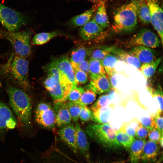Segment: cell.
<instances>
[{"label":"cell","instance_id":"cell-19","mask_svg":"<svg viewBox=\"0 0 163 163\" xmlns=\"http://www.w3.org/2000/svg\"><path fill=\"white\" fill-rule=\"evenodd\" d=\"M99 4H95L90 9L72 18L68 22L69 25L74 28L85 25L91 20Z\"/></svg>","mask_w":163,"mask_h":163},{"label":"cell","instance_id":"cell-6","mask_svg":"<svg viewBox=\"0 0 163 163\" xmlns=\"http://www.w3.org/2000/svg\"><path fill=\"white\" fill-rule=\"evenodd\" d=\"M29 62L26 58L15 55L10 67L11 75L24 88L30 87L28 80Z\"/></svg>","mask_w":163,"mask_h":163},{"label":"cell","instance_id":"cell-5","mask_svg":"<svg viewBox=\"0 0 163 163\" xmlns=\"http://www.w3.org/2000/svg\"><path fill=\"white\" fill-rule=\"evenodd\" d=\"M27 20L22 13L0 3V23L7 30L17 31L26 24Z\"/></svg>","mask_w":163,"mask_h":163},{"label":"cell","instance_id":"cell-37","mask_svg":"<svg viewBox=\"0 0 163 163\" xmlns=\"http://www.w3.org/2000/svg\"><path fill=\"white\" fill-rule=\"evenodd\" d=\"M153 127L158 129L163 134V113L158 110L156 113L151 115Z\"/></svg>","mask_w":163,"mask_h":163},{"label":"cell","instance_id":"cell-46","mask_svg":"<svg viewBox=\"0 0 163 163\" xmlns=\"http://www.w3.org/2000/svg\"><path fill=\"white\" fill-rule=\"evenodd\" d=\"M159 142L161 147L162 148L163 146V136L161 137Z\"/></svg>","mask_w":163,"mask_h":163},{"label":"cell","instance_id":"cell-1","mask_svg":"<svg viewBox=\"0 0 163 163\" xmlns=\"http://www.w3.org/2000/svg\"><path fill=\"white\" fill-rule=\"evenodd\" d=\"M9 104L21 124L25 127L31 123L32 105L30 99L24 92L12 86L7 88Z\"/></svg>","mask_w":163,"mask_h":163},{"label":"cell","instance_id":"cell-18","mask_svg":"<svg viewBox=\"0 0 163 163\" xmlns=\"http://www.w3.org/2000/svg\"><path fill=\"white\" fill-rule=\"evenodd\" d=\"M104 47L110 53L115 55L118 58L139 69L141 65V63L136 57L129 52L115 46H104Z\"/></svg>","mask_w":163,"mask_h":163},{"label":"cell","instance_id":"cell-12","mask_svg":"<svg viewBox=\"0 0 163 163\" xmlns=\"http://www.w3.org/2000/svg\"><path fill=\"white\" fill-rule=\"evenodd\" d=\"M58 134L61 139L71 150L75 153H77L75 130L73 125L68 124L63 126L59 130Z\"/></svg>","mask_w":163,"mask_h":163},{"label":"cell","instance_id":"cell-20","mask_svg":"<svg viewBox=\"0 0 163 163\" xmlns=\"http://www.w3.org/2000/svg\"><path fill=\"white\" fill-rule=\"evenodd\" d=\"M55 104L56 124L59 127L69 124L71 119L66 103L64 102Z\"/></svg>","mask_w":163,"mask_h":163},{"label":"cell","instance_id":"cell-25","mask_svg":"<svg viewBox=\"0 0 163 163\" xmlns=\"http://www.w3.org/2000/svg\"><path fill=\"white\" fill-rule=\"evenodd\" d=\"M93 18L94 21L103 29L108 28L109 23L105 2H102L99 4Z\"/></svg>","mask_w":163,"mask_h":163},{"label":"cell","instance_id":"cell-24","mask_svg":"<svg viewBox=\"0 0 163 163\" xmlns=\"http://www.w3.org/2000/svg\"><path fill=\"white\" fill-rule=\"evenodd\" d=\"M92 49L84 47H78L72 52L70 61L72 65L77 66L90 56Z\"/></svg>","mask_w":163,"mask_h":163},{"label":"cell","instance_id":"cell-11","mask_svg":"<svg viewBox=\"0 0 163 163\" xmlns=\"http://www.w3.org/2000/svg\"><path fill=\"white\" fill-rule=\"evenodd\" d=\"M72 86L61 75L60 79L57 82L55 88L49 92L54 103L57 104L65 102Z\"/></svg>","mask_w":163,"mask_h":163},{"label":"cell","instance_id":"cell-40","mask_svg":"<svg viewBox=\"0 0 163 163\" xmlns=\"http://www.w3.org/2000/svg\"><path fill=\"white\" fill-rule=\"evenodd\" d=\"M92 114V111L86 106H82L79 118L82 121L87 122L91 118Z\"/></svg>","mask_w":163,"mask_h":163},{"label":"cell","instance_id":"cell-36","mask_svg":"<svg viewBox=\"0 0 163 163\" xmlns=\"http://www.w3.org/2000/svg\"><path fill=\"white\" fill-rule=\"evenodd\" d=\"M73 69L75 82L77 85L85 84L88 81V75L76 66L72 65Z\"/></svg>","mask_w":163,"mask_h":163},{"label":"cell","instance_id":"cell-29","mask_svg":"<svg viewBox=\"0 0 163 163\" xmlns=\"http://www.w3.org/2000/svg\"><path fill=\"white\" fill-rule=\"evenodd\" d=\"M162 60V57H160L152 62L141 65L139 69L146 78H149L154 75Z\"/></svg>","mask_w":163,"mask_h":163},{"label":"cell","instance_id":"cell-8","mask_svg":"<svg viewBox=\"0 0 163 163\" xmlns=\"http://www.w3.org/2000/svg\"><path fill=\"white\" fill-rule=\"evenodd\" d=\"M35 120L37 123L44 127L52 128L56 124L55 113L48 104L40 103L35 110Z\"/></svg>","mask_w":163,"mask_h":163},{"label":"cell","instance_id":"cell-13","mask_svg":"<svg viewBox=\"0 0 163 163\" xmlns=\"http://www.w3.org/2000/svg\"><path fill=\"white\" fill-rule=\"evenodd\" d=\"M76 133V143L78 150L88 162L90 159L89 144L85 132L77 123L75 126Z\"/></svg>","mask_w":163,"mask_h":163},{"label":"cell","instance_id":"cell-34","mask_svg":"<svg viewBox=\"0 0 163 163\" xmlns=\"http://www.w3.org/2000/svg\"><path fill=\"white\" fill-rule=\"evenodd\" d=\"M96 97V93L92 90L87 87L86 90H85L79 100L76 103L82 106H86L94 101Z\"/></svg>","mask_w":163,"mask_h":163},{"label":"cell","instance_id":"cell-3","mask_svg":"<svg viewBox=\"0 0 163 163\" xmlns=\"http://www.w3.org/2000/svg\"><path fill=\"white\" fill-rule=\"evenodd\" d=\"M86 132L91 138L105 149L115 150L122 146L117 140L115 131L107 123L88 125Z\"/></svg>","mask_w":163,"mask_h":163},{"label":"cell","instance_id":"cell-14","mask_svg":"<svg viewBox=\"0 0 163 163\" xmlns=\"http://www.w3.org/2000/svg\"><path fill=\"white\" fill-rule=\"evenodd\" d=\"M129 52L142 64L150 62L157 59L155 51L152 48L144 46L133 47Z\"/></svg>","mask_w":163,"mask_h":163},{"label":"cell","instance_id":"cell-22","mask_svg":"<svg viewBox=\"0 0 163 163\" xmlns=\"http://www.w3.org/2000/svg\"><path fill=\"white\" fill-rule=\"evenodd\" d=\"M114 105L110 104L106 106L97 109H91L93 120L99 123H107Z\"/></svg>","mask_w":163,"mask_h":163},{"label":"cell","instance_id":"cell-32","mask_svg":"<svg viewBox=\"0 0 163 163\" xmlns=\"http://www.w3.org/2000/svg\"><path fill=\"white\" fill-rule=\"evenodd\" d=\"M116 138L118 142L127 149L129 148L135 138L119 129L115 130Z\"/></svg>","mask_w":163,"mask_h":163},{"label":"cell","instance_id":"cell-26","mask_svg":"<svg viewBox=\"0 0 163 163\" xmlns=\"http://www.w3.org/2000/svg\"><path fill=\"white\" fill-rule=\"evenodd\" d=\"M137 15L143 24L147 25L151 23L150 11L145 0H138Z\"/></svg>","mask_w":163,"mask_h":163},{"label":"cell","instance_id":"cell-38","mask_svg":"<svg viewBox=\"0 0 163 163\" xmlns=\"http://www.w3.org/2000/svg\"><path fill=\"white\" fill-rule=\"evenodd\" d=\"M85 90L84 88L78 87L77 85L72 86L67 99H68L70 102H77Z\"/></svg>","mask_w":163,"mask_h":163},{"label":"cell","instance_id":"cell-33","mask_svg":"<svg viewBox=\"0 0 163 163\" xmlns=\"http://www.w3.org/2000/svg\"><path fill=\"white\" fill-rule=\"evenodd\" d=\"M116 88H113L108 93L100 96L91 107V109L99 108L110 104L109 103L114 97V94L117 91Z\"/></svg>","mask_w":163,"mask_h":163},{"label":"cell","instance_id":"cell-17","mask_svg":"<svg viewBox=\"0 0 163 163\" xmlns=\"http://www.w3.org/2000/svg\"><path fill=\"white\" fill-rule=\"evenodd\" d=\"M88 86V88L98 94L108 92L112 89L116 88L112 86L106 74L91 79Z\"/></svg>","mask_w":163,"mask_h":163},{"label":"cell","instance_id":"cell-41","mask_svg":"<svg viewBox=\"0 0 163 163\" xmlns=\"http://www.w3.org/2000/svg\"><path fill=\"white\" fill-rule=\"evenodd\" d=\"M148 131V136L150 140L156 143L158 142L161 137L163 136V134L158 129L155 128Z\"/></svg>","mask_w":163,"mask_h":163},{"label":"cell","instance_id":"cell-4","mask_svg":"<svg viewBox=\"0 0 163 163\" xmlns=\"http://www.w3.org/2000/svg\"><path fill=\"white\" fill-rule=\"evenodd\" d=\"M31 34L30 30L22 31L2 30L0 32V37L8 40L11 43L15 55L27 58L31 53Z\"/></svg>","mask_w":163,"mask_h":163},{"label":"cell","instance_id":"cell-28","mask_svg":"<svg viewBox=\"0 0 163 163\" xmlns=\"http://www.w3.org/2000/svg\"><path fill=\"white\" fill-rule=\"evenodd\" d=\"M89 65V75L91 79L106 74L101 62L90 58L88 60Z\"/></svg>","mask_w":163,"mask_h":163},{"label":"cell","instance_id":"cell-45","mask_svg":"<svg viewBox=\"0 0 163 163\" xmlns=\"http://www.w3.org/2000/svg\"><path fill=\"white\" fill-rule=\"evenodd\" d=\"M95 4H99L102 2H105L106 0H87Z\"/></svg>","mask_w":163,"mask_h":163},{"label":"cell","instance_id":"cell-10","mask_svg":"<svg viewBox=\"0 0 163 163\" xmlns=\"http://www.w3.org/2000/svg\"><path fill=\"white\" fill-rule=\"evenodd\" d=\"M51 62L67 81L73 86L77 85L75 82L73 68L70 60L66 56L55 59Z\"/></svg>","mask_w":163,"mask_h":163},{"label":"cell","instance_id":"cell-15","mask_svg":"<svg viewBox=\"0 0 163 163\" xmlns=\"http://www.w3.org/2000/svg\"><path fill=\"white\" fill-rule=\"evenodd\" d=\"M103 29L93 18L79 29V34L85 41L90 40L100 35Z\"/></svg>","mask_w":163,"mask_h":163},{"label":"cell","instance_id":"cell-42","mask_svg":"<svg viewBox=\"0 0 163 163\" xmlns=\"http://www.w3.org/2000/svg\"><path fill=\"white\" fill-rule=\"evenodd\" d=\"M148 130L141 123L136 132L135 136L140 139H145L148 135Z\"/></svg>","mask_w":163,"mask_h":163},{"label":"cell","instance_id":"cell-27","mask_svg":"<svg viewBox=\"0 0 163 163\" xmlns=\"http://www.w3.org/2000/svg\"><path fill=\"white\" fill-rule=\"evenodd\" d=\"M61 35L57 31L49 32H42L35 35L32 40L31 43L33 45H43L52 38Z\"/></svg>","mask_w":163,"mask_h":163},{"label":"cell","instance_id":"cell-30","mask_svg":"<svg viewBox=\"0 0 163 163\" xmlns=\"http://www.w3.org/2000/svg\"><path fill=\"white\" fill-rule=\"evenodd\" d=\"M118 60V58L115 55L108 53L101 61L107 75L116 72L115 66Z\"/></svg>","mask_w":163,"mask_h":163},{"label":"cell","instance_id":"cell-35","mask_svg":"<svg viewBox=\"0 0 163 163\" xmlns=\"http://www.w3.org/2000/svg\"><path fill=\"white\" fill-rule=\"evenodd\" d=\"M66 103L71 120L75 122L77 121L79 117L82 106L76 102L69 101Z\"/></svg>","mask_w":163,"mask_h":163},{"label":"cell","instance_id":"cell-39","mask_svg":"<svg viewBox=\"0 0 163 163\" xmlns=\"http://www.w3.org/2000/svg\"><path fill=\"white\" fill-rule=\"evenodd\" d=\"M109 53L104 46H102L94 50H92L90 56L91 58L101 62Z\"/></svg>","mask_w":163,"mask_h":163},{"label":"cell","instance_id":"cell-31","mask_svg":"<svg viewBox=\"0 0 163 163\" xmlns=\"http://www.w3.org/2000/svg\"><path fill=\"white\" fill-rule=\"evenodd\" d=\"M141 123V121L137 119L133 118L132 120L129 122L123 123L118 129L125 132L129 136L134 137L135 136L136 130Z\"/></svg>","mask_w":163,"mask_h":163},{"label":"cell","instance_id":"cell-23","mask_svg":"<svg viewBox=\"0 0 163 163\" xmlns=\"http://www.w3.org/2000/svg\"><path fill=\"white\" fill-rule=\"evenodd\" d=\"M145 141V139H135L129 148L131 163H139Z\"/></svg>","mask_w":163,"mask_h":163},{"label":"cell","instance_id":"cell-21","mask_svg":"<svg viewBox=\"0 0 163 163\" xmlns=\"http://www.w3.org/2000/svg\"><path fill=\"white\" fill-rule=\"evenodd\" d=\"M159 152V148L156 143L150 140L145 142L141 157L142 161L147 163L155 160Z\"/></svg>","mask_w":163,"mask_h":163},{"label":"cell","instance_id":"cell-43","mask_svg":"<svg viewBox=\"0 0 163 163\" xmlns=\"http://www.w3.org/2000/svg\"><path fill=\"white\" fill-rule=\"evenodd\" d=\"M141 122L143 126L148 130L154 128L152 126V119L151 116L150 117H142Z\"/></svg>","mask_w":163,"mask_h":163},{"label":"cell","instance_id":"cell-7","mask_svg":"<svg viewBox=\"0 0 163 163\" xmlns=\"http://www.w3.org/2000/svg\"><path fill=\"white\" fill-rule=\"evenodd\" d=\"M161 43L160 39L149 28H144L129 39L127 46H142L153 49L159 46Z\"/></svg>","mask_w":163,"mask_h":163},{"label":"cell","instance_id":"cell-2","mask_svg":"<svg viewBox=\"0 0 163 163\" xmlns=\"http://www.w3.org/2000/svg\"><path fill=\"white\" fill-rule=\"evenodd\" d=\"M138 0H132L121 6L114 16L113 28L117 33L130 32L136 27L138 22Z\"/></svg>","mask_w":163,"mask_h":163},{"label":"cell","instance_id":"cell-9","mask_svg":"<svg viewBox=\"0 0 163 163\" xmlns=\"http://www.w3.org/2000/svg\"><path fill=\"white\" fill-rule=\"evenodd\" d=\"M148 6L151 17V22L160 37L163 44V11L158 0H145Z\"/></svg>","mask_w":163,"mask_h":163},{"label":"cell","instance_id":"cell-16","mask_svg":"<svg viewBox=\"0 0 163 163\" xmlns=\"http://www.w3.org/2000/svg\"><path fill=\"white\" fill-rule=\"evenodd\" d=\"M17 121L10 108L0 101V129H12L17 124Z\"/></svg>","mask_w":163,"mask_h":163},{"label":"cell","instance_id":"cell-44","mask_svg":"<svg viewBox=\"0 0 163 163\" xmlns=\"http://www.w3.org/2000/svg\"><path fill=\"white\" fill-rule=\"evenodd\" d=\"M76 66L80 69L85 72L88 75H89V65L88 60L85 59Z\"/></svg>","mask_w":163,"mask_h":163}]
</instances>
